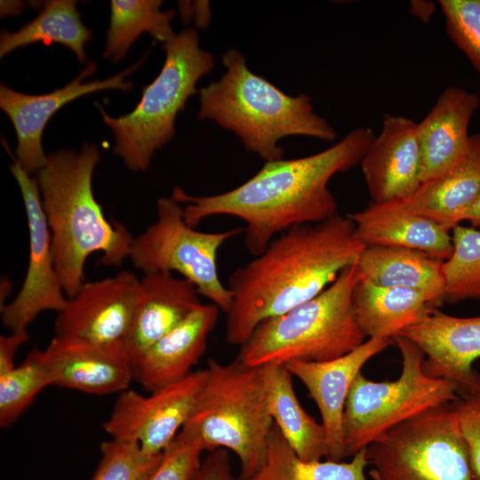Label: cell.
<instances>
[{
	"label": "cell",
	"mask_w": 480,
	"mask_h": 480,
	"mask_svg": "<svg viewBox=\"0 0 480 480\" xmlns=\"http://www.w3.org/2000/svg\"><path fill=\"white\" fill-rule=\"evenodd\" d=\"M207 369L151 392L119 393L102 424L110 438L138 444L148 454H162L189 418L204 386Z\"/></svg>",
	"instance_id": "obj_11"
},
{
	"label": "cell",
	"mask_w": 480,
	"mask_h": 480,
	"mask_svg": "<svg viewBox=\"0 0 480 480\" xmlns=\"http://www.w3.org/2000/svg\"><path fill=\"white\" fill-rule=\"evenodd\" d=\"M28 340L27 328L12 332L8 336L0 337V374H4L14 365L16 352L20 345Z\"/></svg>",
	"instance_id": "obj_37"
},
{
	"label": "cell",
	"mask_w": 480,
	"mask_h": 480,
	"mask_svg": "<svg viewBox=\"0 0 480 480\" xmlns=\"http://www.w3.org/2000/svg\"><path fill=\"white\" fill-rule=\"evenodd\" d=\"M221 61L226 72L199 90V119H209L237 135L244 148L271 162L282 159L278 141L292 135L333 141L336 132L318 116L311 99L290 96L252 73L244 56L228 50Z\"/></svg>",
	"instance_id": "obj_4"
},
{
	"label": "cell",
	"mask_w": 480,
	"mask_h": 480,
	"mask_svg": "<svg viewBox=\"0 0 480 480\" xmlns=\"http://www.w3.org/2000/svg\"><path fill=\"white\" fill-rule=\"evenodd\" d=\"M359 278L357 263L345 268L317 296L261 322L240 346L236 358L260 367L293 361L325 362L356 349L365 338L352 305Z\"/></svg>",
	"instance_id": "obj_5"
},
{
	"label": "cell",
	"mask_w": 480,
	"mask_h": 480,
	"mask_svg": "<svg viewBox=\"0 0 480 480\" xmlns=\"http://www.w3.org/2000/svg\"><path fill=\"white\" fill-rule=\"evenodd\" d=\"M100 453L91 480H147L162 458L146 453L136 443L112 438L102 442Z\"/></svg>",
	"instance_id": "obj_32"
},
{
	"label": "cell",
	"mask_w": 480,
	"mask_h": 480,
	"mask_svg": "<svg viewBox=\"0 0 480 480\" xmlns=\"http://www.w3.org/2000/svg\"><path fill=\"white\" fill-rule=\"evenodd\" d=\"M398 334L423 350L428 376L455 383L458 392L480 384V375L472 366L480 357V316L458 317L435 308Z\"/></svg>",
	"instance_id": "obj_16"
},
{
	"label": "cell",
	"mask_w": 480,
	"mask_h": 480,
	"mask_svg": "<svg viewBox=\"0 0 480 480\" xmlns=\"http://www.w3.org/2000/svg\"><path fill=\"white\" fill-rule=\"evenodd\" d=\"M480 194V133L470 135L460 160L442 177L420 185L407 204L452 229L457 215Z\"/></svg>",
	"instance_id": "obj_26"
},
{
	"label": "cell",
	"mask_w": 480,
	"mask_h": 480,
	"mask_svg": "<svg viewBox=\"0 0 480 480\" xmlns=\"http://www.w3.org/2000/svg\"><path fill=\"white\" fill-rule=\"evenodd\" d=\"M452 252L443 263L444 301L452 304L480 299V230L456 225Z\"/></svg>",
	"instance_id": "obj_30"
},
{
	"label": "cell",
	"mask_w": 480,
	"mask_h": 480,
	"mask_svg": "<svg viewBox=\"0 0 480 480\" xmlns=\"http://www.w3.org/2000/svg\"><path fill=\"white\" fill-rule=\"evenodd\" d=\"M202 304L193 283L172 272H153L140 280V294L124 343L131 360L184 321Z\"/></svg>",
	"instance_id": "obj_22"
},
{
	"label": "cell",
	"mask_w": 480,
	"mask_h": 480,
	"mask_svg": "<svg viewBox=\"0 0 480 480\" xmlns=\"http://www.w3.org/2000/svg\"><path fill=\"white\" fill-rule=\"evenodd\" d=\"M372 480H476L452 403L425 410L366 447Z\"/></svg>",
	"instance_id": "obj_9"
},
{
	"label": "cell",
	"mask_w": 480,
	"mask_h": 480,
	"mask_svg": "<svg viewBox=\"0 0 480 480\" xmlns=\"http://www.w3.org/2000/svg\"><path fill=\"white\" fill-rule=\"evenodd\" d=\"M220 310L212 302L202 303L177 327L131 358L132 379L151 393L189 375L205 351Z\"/></svg>",
	"instance_id": "obj_18"
},
{
	"label": "cell",
	"mask_w": 480,
	"mask_h": 480,
	"mask_svg": "<svg viewBox=\"0 0 480 480\" xmlns=\"http://www.w3.org/2000/svg\"><path fill=\"white\" fill-rule=\"evenodd\" d=\"M159 0H112L110 21L103 56L121 60L134 41L143 33L165 43L175 34L171 26L174 10L162 11Z\"/></svg>",
	"instance_id": "obj_29"
},
{
	"label": "cell",
	"mask_w": 480,
	"mask_h": 480,
	"mask_svg": "<svg viewBox=\"0 0 480 480\" xmlns=\"http://www.w3.org/2000/svg\"><path fill=\"white\" fill-rule=\"evenodd\" d=\"M11 172L20 189L29 235L28 265L22 286L11 303L1 307L3 324L13 332L27 328L45 310L60 312L66 306L68 297L56 271L51 231L37 180L14 157Z\"/></svg>",
	"instance_id": "obj_12"
},
{
	"label": "cell",
	"mask_w": 480,
	"mask_h": 480,
	"mask_svg": "<svg viewBox=\"0 0 480 480\" xmlns=\"http://www.w3.org/2000/svg\"><path fill=\"white\" fill-rule=\"evenodd\" d=\"M143 58L123 72L105 80L84 82L95 73L90 61L69 84L46 94L31 95L0 85V107L10 118L17 137V160L28 173L38 172L46 164L42 134L49 119L65 104L89 93L104 90L129 91L132 84L124 78L136 70Z\"/></svg>",
	"instance_id": "obj_14"
},
{
	"label": "cell",
	"mask_w": 480,
	"mask_h": 480,
	"mask_svg": "<svg viewBox=\"0 0 480 480\" xmlns=\"http://www.w3.org/2000/svg\"><path fill=\"white\" fill-rule=\"evenodd\" d=\"M348 216L364 246L406 247L443 260L452 254V230L416 212L404 200L372 203Z\"/></svg>",
	"instance_id": "obj_21"
},
{
	"label": "cell",
	"mask_w": 480,
	"mask_h": 480,
	"mask_svg": "<svg viewBox=\"0 0 480 480\" xmlns=\"http://www.w3.org/2000/svg\"><path fill=\"white\" fill-rule=\"evenodd\" d=\"M393 339H369L349 353L325 362H290L284 366L306 387L319 409L325 430L326 459H345L342 416L350 387L365 363L390 344Z\"/></svg>",
	"instance_id": "obj_17"
},
{
	"label": "cell",
	"mask_w": 480,
	"mask_h": 480,
	"mask_svg": "<svg viewBox=\"0 0 480 480\" xmlns=\"http://www.w3.org/2000/svg\"><path fill=\"white\" fill-rule=\"evenodd\" d=\"M207 378L200 396L179 432L199 441L204 451L224 448L239 460V480L264 466L274 425L269 413L260 367L237 358L221 364L209 359Z\"/></svg>",
	"instance_id": "obj_6"
},
{
	"label": "cell",
	"mask_w": 480,
	"mask_h": 480,
	"mask_svg": "<svg viewBox=\"0 0 480 480\" xmlns=\"http://www.w3.org/2000/svg\"><path fill=\"white\" fill-rule=\"evenodd\" d=\"M436 9V4L428 1H412L410 11L412 14L424 22L430 20Z\"/></svg>",
	"instance_id": "obj_39"
},
{
	"label": "cell",
	"mask_w": 480,
	"mask_h": 480,
	"mask_svg": "<svg viewBox=\"0 0 480 480\" xmlns=\"http://www.w3.org/2000/svg\"><path fill=\"white\" fill-rule=\"evenodd\" d=\"M190 480H238L233 476L228 451L224 448L210 451Z\"/></svg>",
	"instance_id": "obj_36"
},
{
	"label": "cell",
	"mask_w": 480,
	"mask_h": 480,
	"mask_svg": "<svg viewBox=\"0 0 480 480\" xmlns=\"http://www.w3.org/2000/svg\"><path fill=\"white\" fill-rule=\"evenodd\" d=\"M72 0L47 1L40 13L15 32L3 31L0 36V57L35 43H52L69 48L80 62L86 60L85 44L92 32L82 22Z\"/></svg>",
	"instance_id": "obj_27"
},
{
	"label": "cell",
	"mask_w": 480,
	"mask_h": 480,
	"mask_svg": "<svg viewBox=\"0 0 480 480\" xmlns=\"http://www.w3.org/2000/svg\"><path fill=\"white\" fill-rule=\"evenodd\" d=\"M446 33L480 76V0H440Z\"/></svg>",
	"instance_id": "obj_33"
},
{
	"label": "cell",
	"mask_w": 480,
	"mask_h": 480,
	"mask_svg": "<svg viewBox=\"0 0 480 480\" xmlns=\"http://www.w3.org/2000/svg\"><path fill=\"white\" fill-rule=\"evenodd\" d=\"M24 4L17 1H1V16L19 14L23 10Z\"/></svg>",
	"instance_id": "obj_40"
},
{
	"label": "cell",
	"mask_w": 480,
	"mask_h": 480,
	"mask_svg": "<svg viewBox=\"0 0 480 480\" xmlns=\"http://www.w3.org/2000/svg\"><path fill=\"white\" fill-rule=\"evenodd\" d=\"M53 385L106 395L128 388L132 379L124 348L101 346L54 336L44 350Z\"/></svg>",
	"instance_id": "obj_19"
},
{
	"label": "cell",
	"mask_w": 480,
	"mask_h": 480,
	"mask_svg": "<svg viewBox=\"0 0 480 480\" xmlns=\"http://www.w3.org/2000/svg\"><path fill=\"white\" fill-rule=\"evenodd\" d=\"M359 164L372 203L412 196L421 185L418 123L386 115Z\"/></svg>",
	"instance_id": "obj_15"
},
{
	"label": "cell",
	"mask_w": 480,
	"mask_h": 480,
	"mask_svg": "<svg viewBox=\"0 0 480 480\" xmlns=\"http://www.w3.org/2000/svg\"><path fill=\"white\" fill-rule=\"evenodd\" d=\"M352 305L356 322L369 339H392L435 309L420 292L381 286L361 274L353 290Z\"/></svg>",
	"instance_id": "obj_24"
},
{
	"label": "cell",
	"mask_w": 480,
	"mask_h": 480,
	"mask_svg": "<svg viewBox=\"0 0 480 480\" xmlns=\"http://www.w3.org/2000/svg\"><path fill=\"white\" fill-rule=\"evenodd\" d=\"M368 465L366 447L354 454L349 462L302 460L274 423L265 464L245 480H367L364 470Z\"/></svg>",
	"instance_id": "obj_28"
},
{
	"label": "cell",
	"mask_w": 480,
	"mask_h": 480,
	"mask_svg": "<svg viewBox=\"0 0 480 480\" xmlns=\"http://www.w3.org/2000/svg\"><path fill=\"white\" fill-rule=\"evenodd\" d=\"M462 221H468L473 227H480V194L457 215L455 225L460 224Z\"/></svg>",
	"instance_id": "obj_38"
},
{
	"label": "cell",
	"mask_w": 480,
	"mask_h": 480,
	"mask_svg": "<svg viewBox=\"0 0 480 480\" xmlns=\"http://www.w3.org/2000/svg\"><path fill=\"white\" fill-rule=\"evenodd\" d=\"M260 369L269 413L286 442L302 460L326 458L325 430L300 405L291 372L284 364H267Z\"/></svg>",
	"instance_id": "obj_25"
},
{
	"label": "cell",
	"mask_w": 480,
	"mask_h": 480,
	"mask_svg": "<svg viewBox=\"0 0 480 480\" xmlns=\"http://www.w3.org/2000/svg\"><path fill=\"white\" fill-rule=\"evenodd\" d=\"M203 452L199 441L178 433L147 480H190L201 465Z\"/></svg>",
	"instance_id": "obj_34"
},
{
	"label": "cell",
	"mask_w": 480,
	"mask_h": 480,
	"mask_svg": "<svg viewBox=\"0 0 480 480\" xmlns=\"http://www.w3.org/2000/svg\"><path fill=\"white\" fill-rule=\"evenodd\" d=\"M140 294L130 271L84 282L54 322L57 337L124 348Z\"/></svg>",
	"instance_id": "obj_13"
},
{
	"label": "cell",
	"mask_w": 480,
	"mask_h": 480,
	"mask_svg": "<svg viewBox=\"0 0 480 480\" xmlns=\"http://www.w3.org/2000/svg\"><path fill=\"white\" fill-rule=\"evenodd\" d=\"M402 372L391 381H373L359 372L348 391L342 416L345 458L367 447L391 428L436 405L459 398L458 386L445 379L428 376L425 354L408 338L396 334Z\"/></svg>",
	"instance_id": "obj_8"
},
{
	"label": "cell",
	"mask_w": 480,
	"mask_h": 480,
	"mask_svg": "<svg viewBox=\"0 0 480 480\" xmlns=\"http://www.w3.org/2000/svg\"><path fill=\"white\" fill-rule=\"evenodd\" d=\"M479 105L476 93L448 86L418 123L421 185L442 177L463 156L470 138L469 123Z\"/></svg>",
	"instance_id": "obj_20"
},
{
	"label": "cell",
	"mask_w": 480,
	"mask_h": 480,
	"mask_svg": "<svg viewBox=\"0 0 480 480\" xmlns=\"http://www.w3.org/2000/svg\"><path fill=\"white\" fill-rule=\"evenodd\" d=\"M156 212V220L132 240L129 258L133 266L144 274L178 272L195 284L199 295L227 313L232 296L219 276L218 252L244 229L197 231L187 224L183 209L172 197L158 199Z\"/></svg>",
	"instance_id": "obj_10"
},
{
	"label": "cell",
	"mask_w": 480,
	"mask_h": 480,
	"mask_svg": "<svg viewBox=\"0 0 480 480\" xmlns=\"http://www.w3.org/2000/svg\"><path fill=\"white\" fill-rule=\"evenodd\" d=\"M99 160L97 144L85 142L79 151L47 155L36 178L56 271L68 299L84 283V264L92 253L100 252L105 265L120 266L129 258L133 240L124 225L106 219L94 197L92 175Z\"/></svg>",
	"instance_id": "obj_3"
},
{
	"label": "cell",
	"mask_w": 480,
	"mask_h": 480,
	"mask_svg": "<svg viewBox=\"0 0 480 480\" xmlns=\"http://www.w3.org/2000/svg\"><path fill=\"white\" fill-rule=\"evenodd\" d=\"M365 246L353 221L339 213L319 223L295 226L273 239L254 260L228 278L232 304L226 340L241 346L264 320L317 296Z\"/></svg>",
	"instance_id": "obj_2"
},
{
	"label": "cell",
	"mask_w": 480,
	"mask_h": 480,
	"mask_svg": "<svg viewBox=\"0 0 480 480\" xmlns=\"http://www.w3.org/2000/svg\"><path fill=\"white\" fill-rule=\"evenodd\" d=\"M374 137L371 128L358 127L321 152L266 162L251 179L227 192L194 196L175 188L172 197L187 204L183 216L192 228L214 215L243 220L245 248L258 256L277 233L338 214L328 183L336 173L358 164Z\"/></svg>",
	"instance_id": "obj_1"
},
{
	"label": "cell",
	"mask_w": 480,
	"mask_h": 480,
	"mask_svg": "<svg viewBox=\"0 0 480 480\" xmlns=\"http://www.w3.org/2000/svg\"><path fill=\"white\" fill-rule=\"evenodd\" d=\"M165 60L156 78L142 90L135 108L119 117L100 108L103 122L111 129L115 154L132 171L148 168L155 152L175 134L177 114L188 99L199 93L196 85L214 67L212 53L200 48L196 29L186 28L164 43Z\"/></svg>",
	"instance_id": "obj_7"
},
{
	"label": "cell",
	"mask_w": 480,
	"mask_h": 480,
	"mask_svg": "<svg viewBox=\"0 0 480 480\" xmlns=\"http://www.w3.org/2000/svg\"><path fill=\"white\" fill-rule=\"evenodd\" d=\"M53 385L44 350L34 348L25 360L0 374V426L12 425L45 387Z\"/></svg>",
	"instance_id": "obj_31"
},
{
	"label": "cell",
	"mask_w": 480,
	"mask_h": 480,
	"mask_svg": "<svg viewBox=\"0 0 480 480\" xmlns=\"http://www.w3.org/2000/svg\"><path fill=\"white\" fill-rule=\"evenodd\" d=\"M444 261L406 247L365 246L357 266L361 276L371 282L420 292L436 307L444 301Z\"/></svg>",
	"instance_id": "obj_23"
},
{
	"label": "cell",
	"mask_w": 480,
	"mask_h": 480,
	"mask_svg": "<svg viewBox=\"0 0 480 480\" xmlns=\"http://www.w3.org/2000/svg\"><path fill=\"white\" fill-rule=\"evenodd\" d=\"M452 402L460 430L468 444L476 480H480V384L458 392Z\"/></svg>",
	"instance_id": "obj_35"
}]
</instances>
